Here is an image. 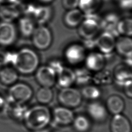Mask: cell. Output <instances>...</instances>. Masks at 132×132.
<instances>
[{
    "label": "cell",
    "instance_id": "6da1fadb",
    "mask_svg": "<svg viewBox=\"0 0 132 132\" xmlns=\"http://www.w3.org/2000/svg\"><path fill=\"white\" fill-rule=\"evenodd\" d=\"M22 122L31 131L43 129L52 122V112L45 105H35L27 109Z\"/></svg>",
    "mask_w": 132,
    "mask_h": 132
},
{
    "label": "cell",
    "instance_id": "7a4b0ae2",
    "mask_svg": "<svg viewBox=\"0 0 132 132\" xmlns=\"http://www.w3.org/2000/svg\"><path fill=\"white\" fill-rule=\"evenodd\" d=\"M39 60L38 55L32 50L23 48L16 52L12 64L13 68L23 74H30L38 68Z\"/></svg>",
    "mask_w": 132,
    "mask_h": 132
},
{
    "label": "cell",
    "instance_id": "3957f363",
    "mask_svg": "<svg viewBox=\"0 0 132 132\" xmlns=\"http://www.w3.org/2000/svg\"><path fill=\"white\" fill-rule=\"evenodd\" d=\"M84 14V20L78 27L79 35L84 39L93 38L101 28V19L95 13Z\"/></svg>",
    "mask_w": 132,
    "mask_h": 132
},
{
    "label": "cell",
    "instance_id": "277c9868",
    "mask_svg": "<svg viewBox=\"0 0 132 132\" xmlns=\"http://www.w3.org/2000/svg\"><path fill=\"white\" fill-rule=\"evenodd\" d=\"M32 93L31 88L28 85L15 83L9 88L7 99L16 104H24L31 98Z\"/></svg>",
    "mask_w": 132,
    "mask_h": 132
},
{
    "label": "cell",
    "instance_id": "5b68a950",
    "mask_svg": "<svg viewBox=\"0 0 132 132\" xmlns=\"http://www.w3.org/2000/svg\"><path fill=\"white\" fill-rule=\"evenodd\" d=\"M81 93L77 89L71 87L62 88L58 95V100L61 106L75 108L80 106L82 102Z\"/></svg>",
    "mask_w": 132,
    "mask_h": 132
},
{
    "label": "cell",
    "instance_id": "8992f818",
    "mask_svg": "<svg viewBox=\"0 0 132 132\" xmlns=\"http://www.w3.org/2000/svg\"><path fill=\"white\" fill-rule=\"evenodd\" d=\"M31 36L34 45L39 50L47 48L52 43L51 32L48 28L43 25L35 28Z\"/></svg>",
    "mask_w": 132,
    "mask_h": 132
},
{
    "label": "cell",
    "instance_id": "52a82bcc",
    "mask_svg": "<svg viewBox=\"0 0 132 132\" xmlns=\"http://www.w3.org/2000/svg\"><path fill=\"white\" fill-rule=\"evenodd\" d=\"M52 112V121L58 126H67L72 124L75 114L69 108L61 106L55 107Z\"/></svg>",
    "mask_w": 132,
    "mask_h": 132
},
{
    "label": "cell",
    "instance_id": "ba28073f",
    "mask_svg": "<svg viewBox=\"0 0 132 132\" xmlns=\"http://www.w3.org/2000/svg\"><path fill=\"white\" fill-rule=\"evenodd\" d=\"M87 112L90 120L98 123L105 121L108 113L105 105L95 101H93L87 105Z\"/></svg>",
    "mask_w": 132,
    "mask_h": 132
},
{
    "label": "cell",
    "instance_id": "9c48e42d",
    "mask_svg": "<svg viewBox=\"0 0 132 132\" xmlns=\"http://www.w3.org/2000/svg\"><path fill=\"white\" fill-rule=\"evenodd\" d=\"M16 38V30L12 23L0 22V45L8 46L12 45Z\"/></svg>",
    "mask_w": 132,
    "mask_h": 132
},
{
    "label": "cell",
    "instance_id": "30bf717a",
    "mask_svg": "<svg viewBox=\"0 0 132 132\" xmlns=\"http://www.w3.org/2000/svg\"><path fill=\"white\" fill-rule=\"evenodd\" d=\"M36 78L42 87L51 88L55 82L56 73L48 65H43L37 69Z\"/></svg>",
    "mask_w": 132,
    "mask_h": 132
},
{
    "label": "cell",
    "instance_id": "8fae6325",
    "mask_svg": "<svg viewBox=\"0 0 132 132\" xmlns=\"http://www.w3.org/2000/svg\"><path fill=\"white\" fill-rule=\"evenodd\" d=\"M27 109L24 104H16L6 99L3 109L8 117L14 120L22 122Z\"/></svg>",
    "mask_w": 132,
    "mask_h": 132
},
{
    "label": "cell",
    "instance_id": "7c38bea8",
    "mask_svg": "<svg viewBox=\"0 0 132 132\" xmlns=\"http://www.w3.org/2000/svg\"><path fill=\"white\" fill-rule=\"evenodd\" d=\"M115 37L110 32L104 31L96 38V47L104 54L111 53L115 48Z\"/></svg>",
    "mask_w": 132,
    "mask_h": 132
},
{
    "label": "cell",
    "instance_id": "4fadbf2b",
    "mask_svg": "<svg viewBox=\"0 0 132 132\" xmlns=\"http://www.w3.org/2000/svg\"><path fill=\"white\" fill-rule=\"evenodd\" d=\"M65 59L71 64H77L85 59V48L78 44H73L68 46L64 52Z\"/></svg>",
    "mask_w": 132,
    "mask_h": 132
},
{
    "label": "cell",
    "instance_id": "5bb4252c",
    "mask_svg": "<svg viewBox=\"0 0 132 132\" xmlns=\"http://www.w3.org/2000/svg\"><path fill=\"white\" fill-rule=\"evenodd\" d=\"M110 132H131V125L128 118L122 113L113 115L109 123Z\"/></svg>",
    "mask_w": 132,
    "mask_h": 132
},
{
    "label": "cell",
    "instance_id": "9a60e30c",
    "mask_svg": "<svg viewBox=\"0 0 132 132\" xmlns=\"http://www.w3.org/2000/svg\"><path fill=\"white\" fill-rule=\"evenodd\" d=\"M19 3L0 6V20L2 22L12 23L19 17L21 11Z\"/></svg>",
    "mask_w": 132,
    "mask_h": 132
},
{
    "label": "cell",
    "instance_id": "2e32d148",
    "mask_svg": "<svg viewBox=\"0 0 132 132\" xmlns=\"http://www.w3.org/2000/svg\"><path fill=\"white\" fill-rule=\"evenodd\" d=\"M85 64L89 71H99L104 68L106 64L105 56L97 52L90 53L85 58Z\"/></svg>",
    "mask_w": 132,
    "mask_h": 132
},
{
    "label": "cell",
    "instance_id": "e0dca14e",
    "mask_svg": "<svg viewBox=\"0 0 132 132\" xmlns=\"http://www.w3.org/2000/svg\"><path fill=\"white\" fill-rule=\"evenodd\" d=\"M105 107L108 112L113 116L120 114L125 108L124 101L118 95H112L107 98Z\"/></svg>",
    "mask_w": 132,
    "mask_h": 132
},
{
    "label": "cell",
    "instance_id": "ac0fdd59",
    "mask_svg": "<svg viewBox=\"0 0 132 132\" xmlns=\"http://www.w3.org/2000/svg\"><path fill=\"white\" fill-rule=\"evenodd\" d=\"M120 20L119 16L114 13L107 14L105 17L101 19L100 27L105 31L110 32L114 37L119 34L117 30V24Z\"/></svg>",
    "mask_w": 132,
    "mask_h": 132
},
{
    "label": "cell",
    "instance_id": "d6986e66",
    "mask_svg": "<svg viewBox=\"0 0 132 132\" xmlns=\"http://www.w3.org/2000/svg\"><path fill=\"white\" fill-rule=\"evenodd\" d=\"M17 71L10 65L4 66L0 68V82L6 86L14 84L18 79Z\"/></svg>",
    "mask_w": 132,
    "mask_h": 132
},
{
    "label": "cell",
    "instance_id": "ffe728a7",
    "mask_svg": "<svg viewBox=\"0 0 132 132\" xmlns=\"http://www.w3.org/2000/svg\"><path fill=\"white\" fill-rule=\"evenodd\" d=\"M57 76V83L62 88L70 87L75 82L74 72L69 68L64 67Z\"/></svg>",
    "mask_w": 132,
    "mask_h": 132
},
{
    "label": "cell",
    "instance_id": "44dd1931",
    "mask_svg": "<svg viewBox=\"0 0 132 132\" xmlns=\"http://www.w3.org/2000/svg\"><path fill=\"white\" fill-rule=\"evenodd\" d=\"M128 67L126 64H119L115 68L112 75L117 84L123 86L126 81L131 79V72Z\"/></svg>",
    "mask_w": 132,
    "mask_h": 132
},
{
    "label": "cell",
    "instance_id": "7402d4cb",
    "mask_svg": "<svg viewBox=\"0 0 132 132\" xmlns=\"http://www.w3.org/2000/svg\"><path fill=\"white\" fill-rule=\"evenodd\" d=\"M115 48L117 52L125 57H131L132 40L127 36L121 37L116 41Z\"/></svg>",
    "mask_w": 132,
    "mask_h": 132
},
{
    "label": "cell",
    "instance_id": "603a6c76",
    "mask_svg": "<svg viewBox=\"0 0 132 132\" xmlns=\"http://www.w3.org/2000/svg\"><path fill=\"white\" fill-rule=\"evenodd\" d=\"M84 13L77 8L69 10L64 16L65 24L70 27H75L84 20Z\"/></svg>",
    "mask_w": 132,
    "mask_h": 132
},
{
    "label": "cell",
    "instance_id": "cb8c5ba5",
    "mask_svg": "<svg viewBox=\"0 0 132 132\" xmlns=\"http://www.w3.org/2000/svg\"><path fill=\"white\" fill-rule=\"evenodd\" d=\"M72 125L77 132H88L91 127V122L88 116L79 114L75 116Z\"/></svg>",
    "mask_w": 132,
    "mask_h": 132
},
{
    "label": "cell",
    "instance_id": "d4e9b609",
    "mask_svg": "<svg viewBox=\"0 0 132 132\" xmlns=\"http://www.w3.org/2000/svg\"><path fill=\"white\" fill-rule=\"evenodd\" d=\"M52 13V8L49 6H37L32 19L39 25H42L50 19Z\"/></svg>",
    "mask_w": 132,
    "mask_h": 132
},
{
    "label": "cell",
    "instance_id": "484cf974",
    "mask_svg": "<svg viewBox=\"0 0 132 132\" xmlns=\"http://www.w3.org/2000/svg\"><path fill=\"white\" fill-rule=\"evenodd\" d=\"M18 27L21 35L28 37L32 35L35 29V22L32 18L24 16L19 20Z\"/></svg>",
    "mask_w": 132,
    "mask_h": 132
},
{
    "label": "cell",
    "instance_id": "4316f807",
    "mask_svg": "<svg viewBox=\"0 0 132 132\" xmlns=\"http://www.w3.org/2000/svg\"><path fill=\"white\" fill-rule=\"evenodd\" d=\"M101 0H79L78 6L84 14L95 13L100 8Z\"/></svg>",
    "mask_w": 132,
    "mask_h": 132
},
{
    "label": "cell",
    "instance_id": "83f0119b",
    "mask_svg": "<svg viewBox=\"0 0 132 132\" xmlns=\"http://www.w3.org/2000/svg\"><path fill=\"white\" fill-rule=\"evenodd\" d=\"M54 94L51 88L41 87L37 91L36 98L41 105H45L50 103L53 98Z\"/></svg>",
    "mask_w": 132,
    "mask_h": 132
},
{
    "label": "cell",
    "instance_id": "f1b7e54d",
    "mask_svg": "<svg viewBox=\"0 0 132 132\" xmlns=\"http://www.w3.org/2000/svg\"><path fill=\"white\" fill-rule=\"evenodd\" d=\"M113 79L112 73L109 69H102L97 71L92 77V80L97 85H104L110 84Z\"/></svg>",
    "mask_w": 132,
    "mask_h": 132
},
{
    "label": "cell",
    "instance_id": "f546056e",
    "mask_svg": "<svg viewBox=\"0 0 132 132\" xmlns=\"http://www.w3.org/2000/svg\"><path fill=\"white\" fill-rule=\"evenodd\" d=\"M74 72L75 82L79 85H84L92 80V75L90 71L85 68L76 69Z\"/></svg>",
    "mask_w": 132,
    "mask_h": 132
},
{
    "label": "cell",
    "instance_id": "4dcf8cb0",
    "mask_svg": "<svg viewBox=\"0 0 132 132\" xmlns=\"http://www.w3.org/2000/svg\"><path fill=\"white\" fill-rule=\"evenodd\" d=\"M117 30L119 35L130 36L132 35V20L131 18H125L119 20Z\"/></svg>",
    "mask_w": 132,
    "mask_h": 132
},
{
    "label": "cell",
    "instance_id": "1f68e13d",
    "mask_svg": "<svg viewBox=\"0 0 132 132\" xmlns=\"http://www.w3.org/2000/svg\"><path fill=\"white\" fill-rule=\"evenodd\" d=\"M82 96L88 100L95 101L101 96V92L100 89L94 86H86L80 92Z\"/></svg>",
    "mask_w": 132,
    "mask_h": 132
},
{
    "label": "cell",
    "instance_id": "d6a6232c",
    "mask_svg": "<svg viewBox=\"0 0 132 132\" xmlns=\"http://www.w3.org/2000/svg\"><path fill=\"white\" fill-rule=\"evenodd\" d=\"M15 54L16 52L0 48V67L12 65L15 59Z\"/></svg>",
    "mask_w": 132,
    "mask_h": 132
},
{
    "label": "cell",
    "instance_id": "836d02e7",
    "mask_svg": "<svg viewBox=\"0 0 132 132\" xmlns=\"http://www.w3.org/2000/svg\"><path fill=\"white\" fill-rule=\"evenodd\" d=\"M57 74L64 67L62 63L58 60H52L50 61L48 65Z\"/></svg>",
    "mask_w": 132,
    "mask_h": 132
},
{
    "label": "cell",
    "instance_id": "e575fe53",
    "mask_svg": "<svg viewBox=\"0 0 132 132\" xmlns=\"http://www.w3.org/2000/svg\"><path fill=\"white\" fill-rule=\"evenodd\" d=\"M79 0H62V4L64 8L71 10L76 8L78 5Z\"/></svg>",
    "mask_w": 132,
    "mask_h": 132
},
{
    "label": "cell",
    "instance_id": "d590c367",
    "mask_svg": "<svg viewBox=\"0 0 132 132\" xmlns=\"http://www.w3.org/2000/svg\"><path fill=\"white\" fill-rule=\"evenodd\" d=\"M124 92L125 95L129 98L132 97V82L131 79L126 81L123 85Z\"/></svg>",
    "mask_w": 132,
    "mask_h": 132
},
{
    "label": "cell",
    "instance_id": "8d00e7d4",
    "mask_svg": "<svg viewBox=\"0 0 132 132\" xmlns=\"http://www.w3.org/2000/svg\"><path fill=\"white\" fill-rule=\"evenodd\" d=\"M83 46L88 49L94 48L96 47V38L94 39V38H93L91 39H84Z\"/></svg>",
    "mask_w": 132,
    "mask_h": 132
},
{
    "label": "cell",
    "instance_id": "74e56055",
    "mask_svg": "<svg viewBox=\"0 0 132 132\" xmlns=\"http://www.w3.org/2000/svg\"><path fill=\"white\" fill-rule=\"evenodd\" d=\"M120 7L124 9H129L132 7V0H118Z\"/></svg>",
    "mask_w": 132,
    "mask_h": 132
},
{
    "label": "cell",
    "instance_id": "f35d334b",
    "mask_svg": "<svg viewBox=\"0 0 132 132\" xmlns=\"http://www.w3.org/2000/svg\"><path fill=\"white\" fill-rule=\"evenodd\" d=\"M20 2V0H0V6L7 4H16Z\"/></svg>",
    "mask_w": 132,
    "mask_h": 132
},
{
    "label": "cell",
    "instance_id": "ab89813d",
    "mask_svg": "<svg viewBox=\"0 0 132 132\" xmlns=\"http://www.w3.org/2000/svg\"><path fill=\"white\" fill-rule=\"evenodd\" d=\"M5 104V100L0 95V110L3 109Z\"/></svg>",
    "mask_w": 132,
    "mask_h": 132
},
{
    "label": "cell",
    "instance_id": "60d3db41",
    "mask_svg": "<svg viewBox=\"0 0 132 132\" xmlns=\"http://www.w3.org/2000/svg\"><path fill=\"white\" fill-rule=\"evenodd\" d=\"M31 132H51V130L47 127H46V128H45L43 129L35 130V131H32Z\"/></svg>",
    "mask_w": 132,
    "mask_h": 132
},
{
    "label": "cell",
    "instance_id": "b9f144b4",
    "mask_svg": "<svg viewBox=\"0 0 132 132\" xmlns=\"http://www.w3.org/2000/svg\"><path fill=\"white\" fill-rule=\"evenodd\" d=\"M40 2L42 3H48L53 1V0H39Z\"/></svg>",
    "mask_w": 132,
    "mask_h": 132
},
{
    "label": "cell",
    "instance_id": "7bdbcfd3",
    "mask_svg": "<svg viewBox=\"0 0 132 132\" xmlns=\"http://www.w3.org/2000/svg\"><path fill=\"white\" fill-rule=\"evenodd\" d=\"M105 1H109V0H105Z\"/></svg>",
    "mask_w": 132,
    "mask_h": 132
}]
</instances>
